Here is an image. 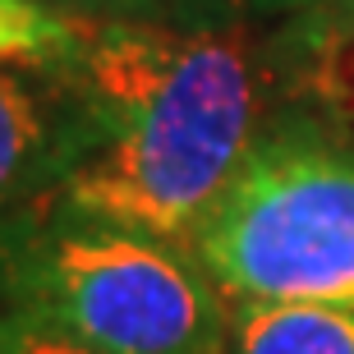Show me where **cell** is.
<instances>
[{"label":"cell","instance_id":"2","mask_svg":"<svg viewBox=\"0 0 354 354\" xmlns=\"http://www.w3.org/2000/svg\"><path fill=\"white\" fill-rule=\"evenodd\" d=\"M0 308L102 354L230 350V299L194 253L60 203L0 225Z\"/></svg>","mask_w":354,"mask_h":354},{"label":"cell","instance_id":"1","mask_svg":"<svg viewBox=\"0 0 354 354\" xmlns=\"http://www.w3.org/2000/svg\"><path fill=\"white\" fill-rule=\"evenodd\" d=\"M97 138L46 203L194 253L225 189L281 111L272 24H83Z\"/></svg>","mask_w":354,"mask_h":354},{"label":"cell","instance_id":"8","mask_svg":"<svg viewBox=\"0 0 354 354\" xmlns=\"http://www.w3.org/2000/svg\"><path fill=\"white\" fill-rule=\"evenodd\" d=\"M83 24L46 10L37 0H0V55L19 51H65L79 46Z\"/></svg>","mask_w":354,"mask_h":354},{"label":"cell","instance_id":"7","mask_svg":"<svg viewBox=\"0 0 354 354\" xmlns=\"http://www.w3.org/2000/svg\"><path fill=\"white\" fill-rule=\"evenodd\" d=\"M79 24H166V28H216L253 19L249 0H37Z\"/></svg>","mask_w":354,"mask_h":354},{"label":"cell","instance_id":"3","mask_svg":"<svg viewBox=\"0 0 354 354\" xmlns=\"http://www.w3.org/2000/svg\"><path fill=\"white\" fill-rule=\"evenodd\" d=\"M230 304L354 308V152L295 111H276L194 239Z\"/></svg>","mask_w":354,"mask_h":354},{"label":"cell","instance_id":"4","mask_svg":"<svg viewBox=\"0 0 354 354\" xmlns=\"http://www.w3.org/2000/svg\"><path fill=\"white\" fill-rule=\"evenodd\" d=\"M79 46L0 55V225L46 203L97 138Z\"/></svg>","mask_w":354,"mask_h":354},{"label":"cell","instance_id":"9","mask_svg":"<svg viewBox=\"0 0 354 354\" xmlns=\"http://www.w3.org/2000/svg\"><path fill=\"white\" fill-rule=\"evenodd\" d=\"M0 354H102V350H92L88 341L41 322V317L0 308Z\"/></svg>","mask_w":354,"mask_h":354},{"label":"cell","instance_id":"10","mask_svg":"<svg viewBox=\"0 0 354 354\" xmlns=\"http://www.w3.org/2000/svg\"><path fill=\"white\" fill-rule=\"evenodd\" d=\"M253 19H354V0H249Z\"/></svg>","mask_w":354,"mask_h":354},{"label":"cell","instance_id":"5","mask_svg":"<svg viewBox=\"0 0 354 354\" xmlns=\"http://www.w3.org/2000/svg\"><path fill=\"white\" fill-rule=\"evenodd\" d=\"M272 69L281 111L313 120L354 152V19L272 24Z\"/></svg>","mask_w":354,"mask_h":354},{"label":"cell","instance_id":"6","mask_svg":"<svg viewBox=\"0 0 354 354\" xmlns=\"http://www.w3.org/2000/svg\"><path fill=\"white\" fill-rule=\"evenodd\" d=\"M225 354H354V308L230 304V350Z\"/></svg>","mask_w":354,"mask_h":354}]
</instances>
